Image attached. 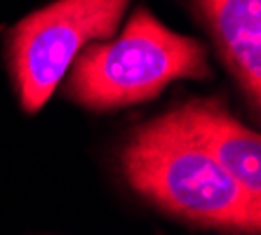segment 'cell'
<instances>
[{"label": "cell", "instance_id": "cell-2", "mask_svg": "<svg viewBox=\"0 0 261 235\" xmlns=\"http://www.w3.org/2000/svg\"><path fill=\"white\" fill-rule=\"evenodd\" d=\"M66 92L92 111L148 101L179 78H207V57L195 38L174 33L148 10H137L113 42L92 45L71 64Z\"/></svg>", "mask_w": 261, "mask_h": 235}, {"label": "cell", "instance_id": "cell-5", "mask_svg": "<svg viewBox=\"0 0 261 235\" xmlns=\"http://www.w3.org/2000/svg\"><path fill=\"white\" fill-rule=\"evenodd\" d=\"M221 59L252 101H261V0H198Z\"/></svg>", "mask_w": 261, "mask_h": 235}, {"label": "cell", "instance_id": "cell-3", "mask_svg": "<svg viewBox=\"0 0 261 235\" xmlns=\"http://www.w3.org/2000/svg\"><path fill=\"white\" fill-rule=\"evenodd\" d=\"M129 0H57L21 19L10 36V66L29 113L47 103L90 40L111 38Z\"/></svg>", "mask_w": 261, "mask_h": 235}, {"label": "cell", "instance_id": "cell-4", "mask_svg": "<svg viewBox=\"0 0 261 235\" xmlns=\"http://www.w3.org/2000/svg\"><path fill=\"white\" fill-rule=\"evenodd\" d=\"M195 139L240 184L249 198L261 202V141L254 129L238 122L221 101L198 99L179 109Z\"/></svg>", "mask_w": 261, "mask_h": 235}, {"label": "cell", "instance_id": "cell-1", "mask_svg": "<svg viewBox=\"0 0 261 235\" xmlns=\"http://www.w3.org/2000/svg\"><path fill=\"white\" fill-rule=\"evenodd\" d=\"M129 186L160 210L202 228L259 235L261 202L195 139L179 109L146 122L122 151Z\"/></svg>", "mask_w": 261, "mask_h": 235}]
</instances>
